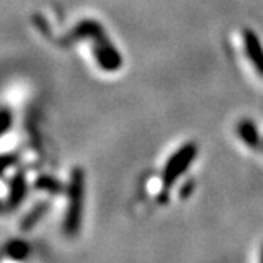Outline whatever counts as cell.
Masks as SVG:
<instances>
[{
	"mask_svg": "<svg viewBox=\"0 0 263 263\" xmlns=\"http://www.w3.org/2000/svg\"><path fill=\"white\" fill-rule=\"evenodd\" d=\"M74 36L90 39L93 42V54L99 65L106 71H116L122 65V58L119 51L111 45L105 32L96 21H83L74 29Z\"/></svg>",
	"mask_w": 263,
	"mask_h": 263,
	"instance_id": "1",
	"label": "cell"
},
{
	"mask_svg": "<svg viewBox=\"0 0 263 263\" xmlns=\"http://www.w3.org/2000/svg\"><path fill=\"white\" fill-rule=\"evenodd\" d=\"M84 208V173L81 168H74L68 185V206L64 219V230L73 236L80 232Z\"/></svg>",
	"mask_w": 263,
	"mask_h": 263,
	"instance_id": "2",
	"label": "cell"
},
{
	"mask_svg": "<svg viewBox=\"0 0 263 263\" xmlns=\"http://www.w3.org/2000/svg\"><path fill=\"white\" fill-rule=\"evenodd\" d=\"M197 156V146L194 143H189L182 146L178 153H175L168 163L163 168V189H170V185L185 173L187 168L191 166Z\"/></svg>",
	"mask_w": 263,
	"mask_h": 263,
	"instance_id": "3",
	"label": "cell"
},
{
	"mask_svg": "<svg viewBox=\"0 0 263 263\" xmlns=\"http://www.w3.org/2000/svg\"><path fill=\"white\" fill-rule=\"evenodd\" d=\"M244 48H246V54L251 61V64L255 67L258 74L263 77V46L258 40L257 33L252 30H244Z\"/></svg>",
	"mask_w": 263,
	"mask_h": 263,
	"instance_id": "4",
	"label": "cell"
},
{
	"mask_svg": "<svg viewBox=\"0 0 263 263\" xmlns=\"http://www.w3.org/2000/svg\"><path fill=\"white\" fill-rule=\"evenodd\" d=\"M238 135H239V138L244 143H246L248 146H251V147H255L258 144V132H257V127L249 119L239 121V124H238Z\"/></svg>",
	"mask_w": 263,
	"mask_h": 263,
	"instance_id": "5",
	"label": "cell"
},
{
	"mask_svg": "<svg viewBox=\"0 0 263 263\" xmlns=\"http://www.w3.org/2000/svg\"><path fill=\"white\" fill-rule=\"evenodd\" d=\"M26 192H27V184H26L24 178L21 175L16 176L10 187V203L13 206L20 204L23 201V198L26 197Z\"/></svg>",
	"mask_w": 263,
	"mask_h": 263,
	"instance_id": "6",
	"label": "cell"
},
{
	"mask_svg": "<svg viewBox=\"0 0 263 263\" xmlns=\"http://www.w3.org/2000/svg\"><path fill=\"white\" fill-rule=\"evenodd\" d=\"M7 252L14 260H24L29 255V246L21 239H14V241L8 242Z\"/></svg>",
	"mask_w": 263,
	"mask_h": 263,
	"instance_id": "7",
	"label": "cell"
},
{
	"mask_svg": "<svg viewBox=\"0 0 263 263\" xmlns=\"http://www.w3.org/2000/svg\"><path fill=\"white\" fill-rule=\"evenodd\" d=\"M36 189L42 191H48V192H59L61 191V184L49 178V176H42L39 181H36Z\"/></svg>",
	"mask_w": 263,
	"mask_h": 263,
	"instance_id": "8",
	"label": "cell"
},
{
	"mask_svg": "<svg viewBox=\"0 0 263 263\" xmlns=\"http://www.w3.org/2000/svg\"><path fill=\"white\" fill-rule=\"evenodd\" d=\"M46 210V206L43 204V206H36V208L24 219V222H23V230H29V229H32L33 225L40 220V217L43 216V211Z\"/></svg>",
	"mask_w": 263,
	"mask_h": 263,
	"instance_id": "9",
	"label": "cell"
},
{
	"mask_svg": "<svg viewBox=\"0 0 263 263\" xmlns=\"http://www.w3.org/2000/svg\"><path fill=\"white\" fill-rule=\"evenodd\" d=\"M13 124V115H11V111L4 108V109H0V135H4L5 132L10 130Z\"/></svg>",
	"mask_w": 263,
	"mask_h": 263,
	"instance_id": "10",
	"label": "cell"
},
{
	"mask_svg": "<svg viewBox=\"0 0 263 263\" xmlns=\"http://www.w3.org/2000/svg\"><path fill=\"white\" fill-rule=\"evenodd\" d=\"M13 157L11 156H0V173H4L7 168L13 163Z\"/></svg>",
	"mask_w": 263,
	"mask_h": 263,
	"instance_id": "11",
	"label": "cell"
},
{
	"mask_svg": "<svg viewBox=\"0 0 263 263\" xmlns=\"http://www.w3.org/2000/svg\"><path fill=\"white\" fill-rule=\"evenodd\" d=\"M260 260L263 261V251H261V257H260Z\"/></svg>",
	"mask_w": 263,
	"mask_h": 263,
	"instance_id": "12",
	"label": "cell"
}]
</instances>
